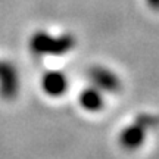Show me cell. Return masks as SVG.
<instances>
[{
  "instance_id": "cell-1",
  "label": "cell",
  "mask_w": 159,
  "mask_h": 159,
  "mask_svg": "<svg viewBox=\"0 0 159 159\" xmlns=\"http://www.w3.org/2000/svg\"><path fill=\"white\" fill-rule=\"evenodd\" d=\"M75 46V37L71 34H63L59 37H52L44 31H37L30 39V49L37 56L53 55L61 56L72 50Z\"/></svg>"
},
{
  "instance_id": "cell-2",
  "label": "cell",
  "mask_w": 159,
  "mask_h": 159,
  "mask_svg": "<svg viewBox=\"0 0 159 159\" xmlns=\"http://www.w3.org/2000/svg\"><path fill=\"white\" fill-rule=\"evenodd\" d=\"M89 78L93 83V85L97 87L100 91L116 93V91L121 90V80L118 78V75L114 74L108 68L91 66L89 69Z\"/></svg>"
},
{
  "instance_id": "cell-3",
  "label": "cell",
  "mask_w": 159,
  "mask_h": 159,
  "mask_svg": "<svg viewBox=\"0 0 159 159\" xmlns=\"http://www.w3.org/2000/svg\"><path fill=\"white\" fill-rule=\"evenodd\" d=\"M19 91V75L9 62H0V96L9 100L15 99Z\"/></svg>"
},
{
  "instance_id": "cell-4",
  "label": "cell",
  "mask_w": 159,
  "mask_h": 159,
  "mask_svg": "<svg viewBox=\"0 0 159 159\" xmlns=\"http://www.w3.org/2000/svg\"><path fill=\"white\" fill-rule=\"evenodd\" d=\"M144 139H146V127H143L140 122H136L125 127L121 131L119 143L125 150H136L144 143Z\"/></svg>"
},
{
  "instance_id": "cell-5",
  "label": "cell",
  "mask_w": 159,
  "mask_h": 159,
  "mask_svg": "<svg viewBox=\"0 0 159 159\" xmlns=\"http://www.w3.org/2000/svg\"><path fill=\"white\" fill-rule=\"evenodd\" d=\"M41 87L49 96H62L68 89V80L61 71H49L41 78Z\"/></svg>"
},
{
  "instance_id": "cell-6",
  "label": "cell",
  "mask_w": 159,
  "mask_h": 159,
  "mask_svg": "<svg viewBox=\"0 0 159 159\" xmlns=\"http://www.w3.org/2000/svg\"><path fill=\"white\" fill-rule=\"evenodd\" d=\"M78 100H80V105L85 111H90V112H96L99 109H102L103 105H105L102 91L99 90L97 87H94V85H91V87L81 91Z\"/></svg>"
},
{
  "instance_id": "cell-7",
  "label": "cell",
  "mask_w": 159,
  "mask_h": 159,
  "mask_svg": "<svg viewBox=\"0 0 159 159\" xmlns=\"http://www.w3.org/2000/svg\"><path fill=\"white\" fill-rule=\"evenodd\" d=\"M148 5L150 6V9L153 11H159V0H146Z\"/></svg>"
}]
</instances>
